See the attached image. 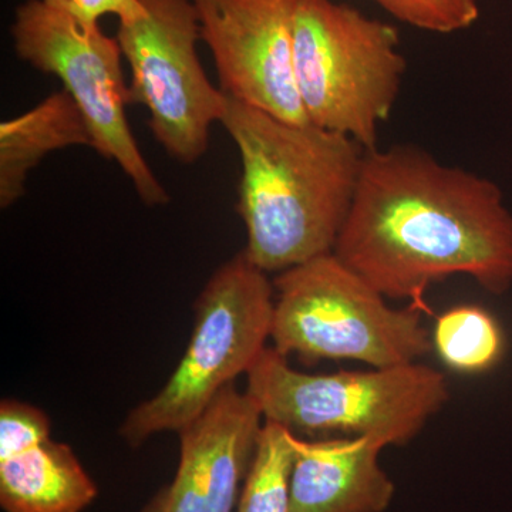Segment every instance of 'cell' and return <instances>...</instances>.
<instances>
[{
  "label": "cell",
  "instance_id": "1",
  "mask_svg": "<svg viewBox=\"0 0 512 512\" xmlns=\"http://www.w3.org/2000/svg\"><path fill=\"white\" fill-rule=\"evenodd\" d=\"M333 255L386 299L427 311L424 293L456 275L512 286V214L488 178L412 146L366 151Z\"/></svg>",
  "mask_w": 512,
  "mask_h": 512
},
{
  "label": "cell",
  "instance_id": "2",
  "mask_svg": "<svg viewBox=\"0 0 512 512\" xmlns=\"http://www.w3.org/2000/svg\"><path fill=\"white\" fill-rule=\"evenodd\" d=\"M220 124L241 157L238 212L248 261L279 274L332 254L355 201L365 148L227 96Z\"/></svg>",
  "mask_w": 512,
  "mask_h": 512
},
{
  "label": "cell",
  "instance_id": "3",
  "mask_svg": "<svg viewBox=\"0 0 512 512\" xmlns=\"http://www.w3.org/2000/svg\"><path fill=\"white\" fill-rule=\"evenodd\" d=\"M247 377V393L265 421L295 434L375 437L386 447L412 441L450 399L443 373L417 362L308 375L266 348Z\"/></svg>",
  "mask_w": 512,
  "mask_h": 512
},
{
  "label": "cell",
  "instance_id": "4",
  "mask_svg": "<svg viewBox=\"0 0 512 512\" xmlns=\"http://www.w3.org/2000/svg\"><path fill=\"white\" fill-rule=\"evenodd\" d=\"M293 62L309 123L375 150L407 69L399 29L348 3L299 0Z\"/></svg>",
  "mask_w": 512,
  "mask_h": 512
},
{
  "label": "cell",
  "instance_id": "5",
  "mask_svg": "<svg viewBox=\"0 0 512 512\" xmlns=\"http://www.w3.org/2000/svg\"><path fill=\"white\" fill-rule=\"evenodd\" d=\"M274 286L272 348L286 357L384 369L416 363L433 349L419 308L393 309L333 254L279 272Z\"/></svg>",
  "mask_w": 512,
  "mask_h": 512
},
{
  "label": "cell",
  "instance_id": "6",
  "mask_svg": "<svg viewBox=\"0 0 512 512\" xmlns=\"http://www.w3.org/2000/svg\"><path fill=\"white\" fill-rule=\"evenodd\" d=\"M274 306V282L242 252L221 265L195 302L183 359L156 396L128 413L120 436L136 447L190 426L268 348Z\"/></svg>",
  "mask_w": 512,
  "mask_h": 512
},
{
  "label": "cell",
  "instance_id": "7",
  "mask_svg": "<svg viewBox=\"0 0 512 512\" xmlns=\"http://www.w3.org/2000/svg\"><path fill=\"white\" fill-rule=\"evenodd\" d=\"M10 35L19 59L62 82L89 127L93 150L119 165L144 204H168V192L141 153L127 120L130 94L116 37L40 0H26L16 8Z\"/></svg>",
  "mask_w": 512,
  "mask_h": 512
},
{
  "label": "cell",
  "instance_id": "8",
  "mask_svg": "<svg viewBox=\"0 0 512 512\" xmlns=\"http://www.w3.org/2000/svg\"><path fill=\"white\" fill-rule=\"evenodd\" d=\"M119 20L116 39L131 70L130 104L148 111V127L168 156L194 164L207 153L225 94L208 79L197 52L200 22L192 0H138Z\"/></svg>",
  "mask_w": 512,
  "mask_h": 512
},
{
  "label": "cell",
  "instance_id": "9",
  "mask_svg": "<svg viewBox=\"0 0 512 512\" xmlns=\"http://www.w3.org/2000/svg\"><path fill=\"white\" fill-rule=\"evenodd\" d=\"M229 99L276 119L308 124L295 77L299 0H192Z\"/></svg>",
  "mask_w": 512,
  "mask_h": 512
},
{
  "label": "cell",
  "instance_id": "10",
  "mask_svg": "<svg viewBox=\"0 0 512 512\" xmlns=\"http://www.w3.org/2000/svg\"><path fill=\"white\" fill-rule=\"evenodd\" d=\"M375 437L303 440L293 433L291 512H384L396 487Z\"/></svg>",
  "mask_w": 512,
  "mask_h": 512
},
{
  "label": "cell",
  "instance_id": "11",
  "mask_svg": "<svg viewBox=\"0 0 512 512\" xmlns=\"http://www.w3.org/2000/svg\"><path fill=\"white\" fill-rule=\"evenodd\" d=\"M264 416L247 392L229 384L181 430V457L197 471L208 512H235Z\"/></svg>",
  "mask_w": 512,
  "mask_h": 512
},
{
  "label": "cell",
  "instance_id": "12",
  "mask_svg": "<svg viewBox=\"0 0 512 512\" xmlns=\"http://www.w3.org/2000/svg\"><path fill=\"white\" fill-rule=\"evenodd\" d=\"M70 147L93 148L79 107L64 90L26 113L0 123V207H12L25 195L30 173L43 158Z\"/></svg>",
  "mask_w": 512,
  "mask_h": 512
},
{
  "label": "cell",
  "instance_id": "13",
  "mask_svg": "<svg viewBox=\"0 0 512 512\" xmlns=\"http://www.w3.org/2000/svg\"><path fill=\"white\" fill-rule=\"evenodd\" d=\"M97 493L72 448L52 437L0 460V505L6 512H82Z\"/></svg>",
  "mask_w": 512,
  "mask_h": 512
},
{
  "label": "cell",
  "instance_id": "14",
  "mask_svg": "<svg viewBox=\"0 0 512 512\" xmlns=\"http://www.w3.org/2000/svg\"><path fill=\"white\" fill-rule=\"evenodd\" d=\"M431 340L444 365L467 375L493 369L505 350L500 323L476 305L456 306L440 315Z\"/></svg>",
  "mask_w": 512,
  "mask_h": 512
},
{
  "label": "cell",
  "instance_id": "15",
  "mask_svg": "<svg viewBox=\"0 0 512 512\" xmlns=\"http://www.w3.org/2000/svg\"><path fill=\"white\" fill-rule=\"evenodd\" d=\"M293 433L265 421L235 512H291Z\"/></svg>",
  "mask_w": 512,
  "mask_h": 512
},
{
  "label": "cell",
  "instance_id": "16",
  "mask_svg": "<svg viewBox=\"0 0 512 512\" xmlns=\"http://www.w3.org/2000/svg\"><path fill=\"white\" fill-rule=\"evenodd\" d=\"M400 22L424 32L451 35L480 18L477 0H372Z\"/></svg>",
  "mask_w": 512,
  "mask_h": 512
},
{
  "label": "cell",
  "instance_id": "17",
  "mask_svg": "<svg viewBox=\"0 0 512 512\" xmlns=\"http://www.w3.org/2000/svg\"><path fill=\"white\" fill-rule=\"evenodd\" d=\"M52 424L45 412L18 400L0 404V460L50 439Z\"/></svg>",
  "mask_w": 512,
  "mask_h": 512
},
{
  "label": "cell",
  "instance_id": "18",
  "mask_svg": "<svg viewBox=\"0 0 512 512\" xmlns=\"http://www.w3.org/2000/svg\"><path fill=\"white\" fill-rule=\"evenodd\" d=\"M143 512H208L204 488L190 461L180 457L174 480L148 503Z\"/></svg>",
  "mask_w": 512,
  "mask_h": 512
},
{
  "label": "cell",
  "instance_id": "19",
  "mask_svg": "<svg viewBox=\"0 0 512 512\" xmlns=\"http://www.w3.org/2000/svg\"><path fill=\"white\" fill-rule=\"evenodd\" d=\"M49 8L72 16L84 25L97 26L103 16L114 15L123 20L140 10L138 0H40Z\"/></svg>",
  "mask_w": 512,
  "mask_h": 512
}]
</instances>
